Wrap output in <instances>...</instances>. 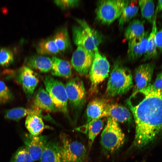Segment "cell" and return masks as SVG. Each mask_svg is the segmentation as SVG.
I'll return each instance as SVG.
<instances>
[{
	"mask_svg": "<svg viewBox=\"0 0 162 162\" xmlns=\"http://www.w3.org/2000/svg\"><path fill=\"white\" fill-rule=\"evenodd\" d=\"M126 0H103L98 2L96 19L101 23L109 25L120 17Z\"/></svg>",
	"mask_w": 162,
	"mask_h": 162,
	"instance_id": "obj_7",
	"label": "cell"
},
{
	"mask_svg": "<svg viewBox=\"0 0 162 162\" xmlns=\"http://www.w3.org/2000/svg\"><path fill=\"white\" fill-rule=\"evenodd\" d=\"M25 146L20 147L13 155L9 162H34Z\"/></svg>",
	"mask_w": 162,
	"mask_h": 162,
	"instance_id": "obj_30",
	"label": "cell"
},
{
	"mask_svg": "<svg viewBox=\"0 0 162 162\" xmlns=\"http://www.w3.org/2000/svg\"><path fill=\"white\" fill-rule=\"evenodd\" d=\"M65 86L68 101L72 108L77 110L83 104L86 91L82 80L78 77L71 79Z\"/></svg>",
	"mask_w": 162,
	"mask_h": 162,
	"instance_id": "obj_9",
	"label": "cell"
},
{
	"mask_svg": "<svg viewBox=\"0 0 162 162\" xmlns=\"http://www.w3.org/2000/svg\"><path fill=\"white\" fill-rule=\"evenodd\" d=\"M109 104L104 99L96 98L91 101L87 107V123H91L102 118L103 113Z\"/></svg>",
	"mask_w": 162,
	"mask_h": 162,
	"instance_id": "obj_17",
	"label": "cell"
},
{
	"mask_svg": "<svg viewBox=\"0 0 162 162\" xmlns=\"http://www.w3.org/2000/svg\"><path fill=\"white\" fill-rule=\"evenodd\" d=\"M138 3L142 17L149 22L152 23L154 16V1L152 0H141L138 1Z\"/></svg>",
	"mask_w": 162,
	"mask_h": 162,
	"instance_id": "obj_28",
	"label": "cell"
},
{
	"mask_svg": "<svg viewBox=\"0 0 162 162\" xmlns=\"http://www.w3.org/2000/svg\"><path fill=\"white\" fill-rule=\"evenodd\" d=\"M53 38L59 51L64 52L69 48L70 40L67 29H62L58 31Z\"/></svg>",
	"mask_w": 162,
	"mask_h": 162,
	"instance_id": "obj_29",
	"label": "cell"
},
{
	"mask_svg": "<svg viewBox=\"0 0 162 162\" xmlns=\"http://www.w3.org/2000/svg\"><path fill=\"white\" fill-rule=\"evenodd\" d=\"M138 3L136 0L126 1L122 13L119 18L118 26L122 27L136 16L138 11Z\"/></svg>",
	"mask_w": 162,
	"mask_h": 162,
	"instance_id": "obj_25",
	"label": "cell"
},
{
	"mask_svg": "<svg viewBox=\"0 0 162 162\" xmlns=\"http://www.w3.org/2000/svg\"><path fill=\"white\" fill-rule=\"evenodd\" d=\"M33 108L49 112L58 111L46 91L40 87L35 94Z\"/></svg>",
	"mask_w": 162,
	"mask_h": 162,
	"instance_id": "obj_16",
	"label": "cell"
},
{
	"mask_svg": "<svg viewBox=\"0 0 162 162\" xmlns=\"http://www.w3.org/2000/svg\"><path fill=\"white\" fill-rule=\"evenodd\" d=\"M25 62L26 66L43 73L49 72L52 69V59L45 56H32L27 58Z\"/></svg>",
	"mask_w": 162,
	"mask_h": 162,
	"instance_id": "obj_20",
	"label": "cell"
},
{
	"mask_svg": "<svg viewBox=\"0 0 162 162\" xmlns=\"http://www.w3.org/2000/svg\"><path fill=\"white\" fill-rule=\"evenodd\" d=\"M101 135L100 143L103 151L112 154L118 151L124 144L125 136L118 122L109 117Z\"/></svg>",
	"mask_w": 162,
	"mask_h": 162,
	"instance_id": "obj_3",
	"label": "cell"
},
{
	"mask_svg": "<svg viewBox=\"0 0 162 162\" xmlns=\"http://www.w3.org/2000/svg\"><path fill=\"white\" fill-rule=\"evenodd\" d=\"M12 98V95L5 83L0 81V105L7 103Z\"/></svg>",
	"mask_w": 162,
	"mask_h": 162,
	"instance_id": "obj_32",
	"label": "cell"
},
{
	"mask_svg": "<svg viewBox=\"0 0 162 162\" xmlns=\"http://www.w3.org/2000/svg\"><path fill=\"white\" fill-rule=\"evenodd\" d=\"M144 21L133 20L129 23L124 33L125 38L128 40L143 35L145 33Z\"/></svg>",
	"mask_w": 162,
	"mask_h": 162,
	"instance_id": "obj_26",
	"label": "cell"
},
{
	"mask_svg": "<svg viewBox=\"0 0 162 162\" xmlns=\"http://www.w3.org/2000/svg\"><path fill=\"white\" fill-rule=\"evenodd\" d=\"M156 11L162 12V0H158Z\"/></svg>",
	"mask_w": 162,
	"mask_h": 162,
	"instance_id": "obj_36",
	"label": "cell"
},
{
	"mask_svg": "<svg viewBox=\"0 0 162 162\" xmlns=\"http://www.w3.org/2000/svg\"><path fill=\"white\" fill-rule=\"evenodd\" d=\"M37 51L38 54L42 55H55L59 52L53 38L41 40L38 45Z\"/></svg>",
	"mask_w": 162,
	"mask_h": 162,
	"instance_id": "obj_27",
	"label": "cell"
},
{
	"mask_svg": "<svg viewBox=\"0 0 162 162\" xmlns=\"http://www.w3.org/2000/svg\"><path fill=\"white\" fill-rule=\"evenodd\" d=\"M62 162H85L87 150L81 142L72 139L68 134L61 133Z\"/></svg>",
	"mask_w": 162,
	"mask_h": 162,
	"instance_id": "obj_5",
	"label": "cell"
},
{
	"mask_svg": "<svg viewBox=\"0 0 162 162\" xmlns=\"http://www.w3.org/2000/svg\"></svg>",
	"mask_w": 162,
	"mask_h": 162,
	"instance_id": "obj_37",
	"label": "cell"
},
{
	"mask_svg": "<svg viewBox=\"0 0 162 162\" xmlns=\"http://www.w3.org/2000/svg\"><path fill=\"white\" fill-rule=\"evenodd\" d=\"M157 11L155 12L154 19L152 22V30L149 35L146 51L144 55L143 61L156 58L158 56V52L156 41V34L157 31L156 23Z\"/></svg>",
	"mask_w": 162,
	"mask_h": 162,
	"instance_id": "obj_24",
	"label": "cell"
},
{
	"mask_svg": "<svg viewBox=\"0 0 162 162\" xmlns=\"http://www.w3.org/2000/svg\"><path fill=\"white\" fill-rule=\"evenodd\" d=\"M110 68V64L106 58L100 53L98 48H96L89 72L92 89H94L108 77Z\"/></svg>",
	"mask_w": 162,
	"mask_h": 162,
	"instance_id": "obj_8",
	"label": "cell"
},
{
	"mask_svg": "<svg viewBox=\"0 0 162 162\" xmlns=\"http://www.w3.org/2000/svg\"><path fill=\"white\" fill-rule=\"evenodd\" d=\"M154 67V63L150 62L141 64L136 69L134 74L135 85L132 94L128 99L131 100L140 91L151 84Z\"/></svg>",
	"mask_w": 162,
	"mask_h": 162,
	"instance_id": "obj_10",
	"label": "cell"
},
{
	"mask_svg": "<svg viewBox=\"0 0 162 162\" xmlns=\"http://www.w3.org/2000/svg\"><path fill=\"white\" fill-rule=\"evenodd\" d=\"M32 69L23 66L19 70L17 79L21 85L27 98L30 99L39 82V77Z\"/></svg>",
	"mask_w": 162,
	"mask_h": 162,
	"instance_id": "obj_12",
	"label": "cell"
},
{
	"mask_svg": "<svg viewBox=\"0 0 162 162\" xmlns=\"http://www.w3.org/2000/svg\"><path fill=\"white\" fill-rule=\"evenodd\" d=\"M52 75L65 78H69L72 74L71 67L68 62L55 56L51 58Z\"/></svg>",
	"mask_w": 162,
	"mask_h": 162,
	"instance_id": "obj_22",
	"label": "cell"
},
{
	"mask_svg": "<svg viewBox=\"0 0 162 162\" xmlns=\"http://www.w3.org/2000/svg\"><path fill=\"white\" fill-rule=\"evenodd\" d=\"M25 124L29 134L34 136L40 135L45 129H51L50 127L45 125L42 118L35 114L27 116Z\"/></svg>",
	"mask_w": 162,
	"mask_h": 162,
	"instance_id": "obj_21",
	"label": "cell"
},
{
	"mask_svg": "<svg viewBox=\"0 0 162 162\" xmlns=\"http://www.w3.org/2000/svg\"><path fill=\"white\" fill-rule=\"evenodd\" d=\"M58 6L62 9H66L73 7L78 4L79 1L78 0H57L54 1Z\"/></svg>",
	"mask_w": 162,
	"mask_h": 162,
	"instance_id": "obj_33",
	"label": "cell"
},
{
	"mask_svg": "<svg viewBox=\"0 0 162 162\" xmlns=\"http://www.w3.org/2000/svg\"><path fill=\"white\" fill-rule=\"evenodd\" d=\"M94 53L82 46H78L74 52L71 59V63L74 68L80 74H87L91 68Z\"/></svg>",
	"mask_w": 162,
	"mask_h": 162,
	"instance_id": "obj_11",
	"label": "cell"
},
{
	"mask_svg": "<svg viewBox=\"0 0 162 162\" xmlns=\"http://www.w3.org/2000/svg\"><path fill=\"white\" fill-rule=\"evenodd\" d=\"M152 87L157 89H162V71L158 74L153 84Z\"/></svg>",
	"mask_w": 162,
	"mask_h": 162,
	"instance_id": "obj_34",
	"label": "cell"
},
{
	"mask_svg": "<svg viewBox=\"0 0 162 162\" xmlns=\"http://www.w3.org/2000/svg\"><path fill=\"white\" fill-rule=\"evenodd\" d=\"M156 41L157 49L162 52V28L156 32Z\"/></svg>",
	"mask_w": 162,
	"mask_h": 162,
	"instance_id": "obj_35",
	"label": "cell"
},
{
	"mask_svg": "<svg viewBox=\"0 0 162 162\" xmlns=\"http://www.w3.org/2000/svg\"><path fill=\"white\" fill-rule=\"evenodd\" d=\"M133 85L132 76L127 68L117 62L114 64L108 81L106 93L113 97L123 94Z\"/></svg>",
	"mask_w": 162,
	"mask_h": 162,
	"instance_id": "obj_2",
	"label": "cell"
},
{
	"mask_svg": "<svg viewBox=\"0 0 162 162\" xmlns=\"http://www.w3.org/2000/svg\"><path fill=\"white\" fill-rule=\"evenodd\" d=\"M149 35L145 32L142 35L128 40V57L131 60H135L144 55L147 47Z\"/></svg>",
	"mask_w": 162,
	"mask_h": 162,
	"instance_id": "obj_14",
	"label": "cell"
},
{
	"mask_svg": "<svg viewBox=\"0 0 162 162\" xmlns=\"http://www.w3.org/2000/svg\"><path fill=\"white\" fill-rule=\"evenodd\" d=\"M40 160V162H62L61 145L57 142L48 141Z\"/></svg>",
	"mask_w": 162,
	"mask_h": 162,
	"instance_id": "obj_18",
	"label": "cell"
},
{
	"mask_svg": "<svg viewBox=\"0 0 162 162\" xmlns=\"http://www.w3.org/2000/svg\"><path fill=\"white\" fill-rule=\"evenodd\" d=\"M139 93L144 98L137 105L127 101L135 123L133 146L137 148L147 145L162 132V89H155L151 84Z\"/></svg>",
	"mask_w": 162,
	"mask_h": 162,
	"instance_id": "obj_1",
	"label": "cell"
},
{
	"mask_svg": "<svg viewBox=\"0 0 162 162\" xmlns=\"http://www.w3.org/2000/svg\"><path fill=\"white\" fill-rule=\"evenodd\" d=\"M46 90L58 111L68 116V99L65 86L61 81L50 76L43 79Z\"/></svg>",
	"mask_w": 162,
	"mask_h": 162,
	"instance_id": "obj_6",
	"label": "cell"
},
{
	"mask_svg": "<svg viewBox=\"0 0 162 162\" xmlns=\"http://www.w3.org/2000/svg\"><path fill=\"white\" fill-rule=\"evenodd\" d=\"M79 26L73 27V40L75 44L94 53L102 41L101 34L92 28L84 20L77 19Z\"/></svg>",
	"mask_w": 162,
	"mask_h": 162,
	"instance_id": "obj_4",
	"label": "cell"
},
{
	"mask_svg": "<svg viewBox=\"0 0 162 162\" xmlns=\"http://www.w3.org/2000/svg\"><path fill=\"white\" fill-rule=\"evenodd\" d=\"M104 125L103 121L100 118L92 123H86L76 128V129L84 133H88V147L90 149L95 138L102 129Z\"/></svg>",
	"mask_w": 162,
	"mask_h": 162,
	"instance_id": "obj_23",
	"label": "cell"
},
{
	"mask_svg": "<svg viewBox=\"0 0 162 162\" xmlns=\"http://www.w3.org/2000/svg\"><path fill=\"white\" fill-rule=\"evenodd\" d=\"M14 58L12 52L9 49H0V64L3 66H8L14 61Z\"/></svg>",
	"mask_w": 162,
	"mask_h": 162,
	"instance_id": "obj_31",
	"label": "cell"
},
{
	"mask_svg": "<svg viewBox=\"0 0 162 162\" xmlns=\"http://www.w3.org/2000/svg\"><path fill=\"white\" fill-rule=\"evenodd\" d=\"M25 146L33 160H40L45 146L48 142L45 135L34 136L30 134H25L23 137Z\"/></svg>",
	"mask_w": 162,
	"mask_h": 162,
	"instance_id": "obj_13",
	"label": "cell"
},
{
	"mask_svg": "<svg viewBox=\"0 0 162 162\" xmlns=\"http://www.w3.org/2000/svg\"><path fill=\"white\" fill-rule=\"evenodd\" d=\"M110 117L118 122H130L132 116L129 110L126 107L117 104H109L104 112L102 117Z\"/></svg>",
	"mask_w": 162,
	"mask_h": 162,
	"instance_id": "obj_15",
	"label": "cell"
},
{
	"mask_svg": "<svg viewBox=\"0 0 162 162\" xmlns=\"http://www.w3.org/2000/svg\"><path fill=\"white\" fill-rule=\"evenodd\" d=\"M43 113L42 110L37 109L18 107L6 110L5 112L4 117L7 119L17 121L26 116L35 114L46 119H50V116L49 115H45Z\"/></svg>",
	"mask_w": 162,
	"mask_h": 162,
	"instance_id": "obj_19",
	"label": "cell"
}]
</instances>
